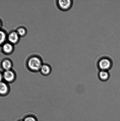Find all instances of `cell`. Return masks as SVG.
<instances>
[{"mask_svg":"<svg viewBox=\"0 0 120 121\" xmlns=\"http://www.w3.org/2000/svg\"><path fill=\"white\" fill-rule=\"evenodd\" d=\"M2 66L5 71L10 70L12 66V63L10 60L6 59L3 60L2 63Z\"/></svg>","mask_w":120,"mask_h":121,"instance_id":"obj_8","label":"cell"},{"mask_svg":"<svg viewBox=\"0 0 120 121\" xmlns=\"http://www.w3.org/2000/svg\"><path fill=\"white\" fill-rule=\"evenodd\" d=\"M73 4L72 0H59L58 1V8L63 11H67L70 9Z\"/></svg>","mask_w":120,"mask_h":121,"instance_id":"obj_3","label":"cell"},{"mask_svg":"<svg viewBox=\"0 0 120 121\" xmlns=\"http://www.w3.org/2000/svg\"><path fill=\"white\" fill-rule=\"evenodd\" d=\"M1 26V24L0 23V27Z\"/></svg>","mask_w":120,"mask_h":121,"instance_id":"obj_15","label":"cell"},{"mask_svg":"<svg viewBox=\"0 0 120 121\" xmlns=\"http://www.w3.org/2000/svg\"><path fill=\"white\" fill-rule=\"evenodd\" d=\"M24 121H36V119L32 117H28L25 118Z\"/></svg>","mask_w":120,"mask_h":121,"instance_id":"obj_13","label":"cell"},{"mask_svg":"<svg viewBox=\"0 0 120 121\" xmlns=\"http://www.w3.org/2000/svg\"><path fill=\"white\" fill-rule=\"evenodd\" d=\"M97 65L101 70L108 71L112 67V61L110 58L103 57L98 60Z\"/></svg>","mask_w":120,"mask_h":121,"instance_id":"obj_2","label":"cell"},{"mask_svg":"<svg viewBox=\"0 0 120 121\" xmlns=\"http://www.w3.org/2000/svg\"><path fill=\"white\" fill-rule=\"evenodd\" d=\"M2 48L3 51L6 54H12L14 50L13 45L9 42L3 45Z\"/></svg>","mask_w":120,"mask_h":121,"instance_id":"obj_6","label":"cell"},{"mask_svg":"<svg viewBox=\"0 0 120 121\" xmlns=\"http://www.w3.org/2000/svg\"><path fill=\"white\" fill-rule=\"evenodd\" d=\"M98 77L101 80L105 81L109 79L110 75L108 71L101 70L98 73Z\"/></svg>","mask_w":120,"mask_h":121,"instance_id":"obj_7","label":"cell"},{"mask_svg":"<svg viewBox=\"0 0 120 121\" xmlns=\"http://www.w3.org/2000/svg\"><path fill=\"white\" fill-rule=\"evenodd\" d=\"M20 37L16 31H13L9 33L8 35V39L9 43L14 45L19 42Z\"/></svg>","mask_w":120,"mask_h":121,"instance_id":"obj_4","label":"cell"},{"mask_svg":"<svg viewBox=\"0 0 120 121\" xmlns=\"http://www.w3.org/2000/svg\"></svg>","mask_w":120,"mask_h":121,"instance_id":"obj_16","label":"cell"},{"mask_svg":"<svg viewBox=\"0 0 120 121\" xmlns=\"http://www.w3.org/2000/svg\"><path fill=\"white\" fill-rule=\"evenodd\" d=\"M16 31L20 37H23L25 36L27 33L26 29L25 28L23 27H20L18 28Z\"/></svg>","mask_w":120,"mask_h":121,"instance_id":"obj_11","label":"cell"},{"mask_svg":"<svg viewBox=\"0 0 120 121\" xmlns=\"http://www.w3.org/2000/svg\"><path fill=\"white\" fill-rule=\"evenodd\" d=\"M40 71L42 74L46 75L50 73L51 69L49 65L45 64L42 65Z\"/></svg>","mask_w":120,"mask_h":121,"instance_id":"obj_10","label":"cell"},{"mask_svg":"<svg viewBox=\"0 0 120 121\" xmlns=\"http://www.w3.org/2000/svg\"><path fill=\"white\" fill-rule=\"evenodd\" d=\"M8 90V85L5 83L0 82V94L3 95L6 94Z\"/></svg>","mask_w":120,"mask_h":121,"instance_id":"obj_9","label":"cell"},{"mask_svg":"<svg viewBox=\"0 0 120 121\" xmlns=\"http://www.w3.org/2000/svg\"><path fill=\"white\" fill-rule=\"evenodd\" d=\"M42 65V60L39 57H31L28 60V67L31 71L36 72L40 70Z\"/></svg>","mask_w":120,"mask_h":121,"instance_id":"obj_1","label":"cell"},{"mask_svg":"<svg viewBox=\"0 0 120 121\" xmlns=\"http://www.w3.org/2000/svg\"><path fill=\"white\" fill-rule=\"evenodd\" d=\"M3 79V75L0 73V82H2V79Z\"/></svg>","mask_w":120,"mask_h":121,"instance_id":"obj_14","label":"cell"},{"mask_svg":"<svg viewBox=\"0 0 120 121\" xmlns=\"http://www.w3.org/2000/svg\"><path fill=\"white\" fill-rule=\"evenodd\" d=\"M6 35L5 33L2 31L0 30V45L2 44L5 41Z\"/></svg>","mask_w":120,"mask_h":121,"instance_id":"obj_12","label":"cell"},{"mask_svg":"<svg viewBox=\"0 0 120 121\" xmlns=\"http://www.w3.org/2000/svg\"><path fill=\"white\" fill-rule=\"evenodd\" d=\"M3 75V79L8 82H12L15 78V73L11 70L5 71Z\"/></svg>","mask_w":120,"mask_h":121,"instance_id":"obj_5","label":"cell"}]
</instances>
